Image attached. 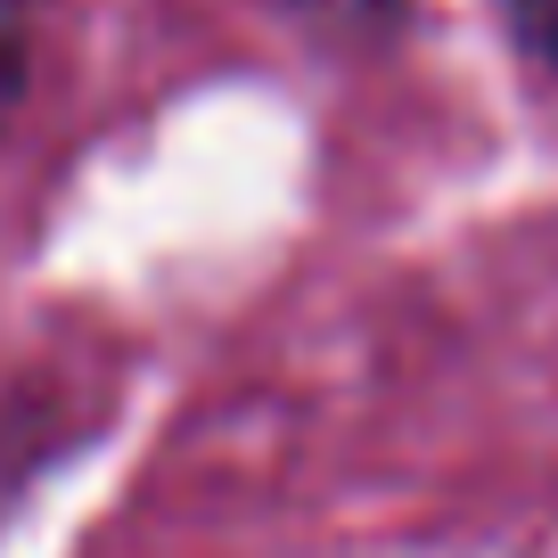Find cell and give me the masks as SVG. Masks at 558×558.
<instances>
[{"instance_id": "2", "label": "cell", "mask_w": 558, "mask_h": 558, "mask_svg": "<svg viewBox=\"0 0 558 558\" xmlns=\"http://www.w3.org/2000/svg\"><path fill=\"white\" fill-rule=\"evenodd\" d=\"M509 25L542 66H558V0H509Z\"/></svg>"}, {"instance_id": "1", "label": "cell", "mask_w": 558, "mask_h": 558, "mask_svg": "<svg viewBox=\"0 0 558 558\" xmlns=\"http://www.w3.org/2000/svg\"><path fill=\"white\" fill-rule=\"evenodd\" d=\"M34 83V0H0V123L25 107Z\"/></svg>"}]
</instances>
